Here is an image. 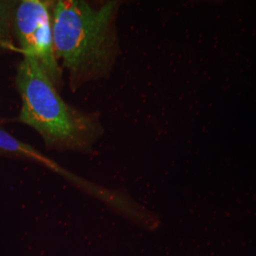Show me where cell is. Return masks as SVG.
Instances as JSON below:
<instances>
[{
	"label": "cell",
	"mask_w": 256,
	"mask_h": 256,
	"mask_svg": "<svg viewBox=\"0 0 256 256\" xmlns=\"http://www.w3.org/2000/svg\"><path fill=\"white\" fill-rule=\"evenodd\" d=\"M120 2L94 8L82 0L52 3V26L56 59L68 74L72 90L110 75L119 55L116 27Z\"/></svg>",
	"instance_id": "cell-1"
},
{
	"label": "cell",
	"mask_w": 256,
	"mask_h": 256,
	"mask_svg": "<svg viewBox=\"0 0 256 256\" xmlns=\"http://www.w3.org/2000/svg\"><path fill=\"white\" fill-rule=\"evenodd\" d=\"M16 86L22 100L18 120L36 131L46 149L88 153L102 136L97 113L84 112L64 101L30 55L19 64Z\"/></svg>",
	"instance_id": "cell-2"
},
{
	"label": "cell",
	"mask_w": 256,
	"mask_h": 256,
	"mask_svg": "<svg viewBox=\"0 0 256 256\" xmlns=\"http://www.w3.org/2000/svg\"><path fill=\"white\" fill-rule=\"evenodd\" d=\"M52 1H19L14 14L12 27L18 39L20 50L34 57L55 88L63 82L62 70L54 48Z\"/></svg>",
	"instance_id": "cell-3"
},
{
	"label": "cell",
	"mask_w": 256,
	"mask_h": 256,
	"mask_svg": "<svg viewBox=\"0 0 256 256\" xmlns=\"http://www.w3.org/2000/svg\"><path fill=\"white\" fill-rule=\"evenodd\" d=\"M18 1L0 0V45L9 44L10 27L14 22V10Z\"/></svg>",
	"instance_id": "cell-4"
}]
</instances>
